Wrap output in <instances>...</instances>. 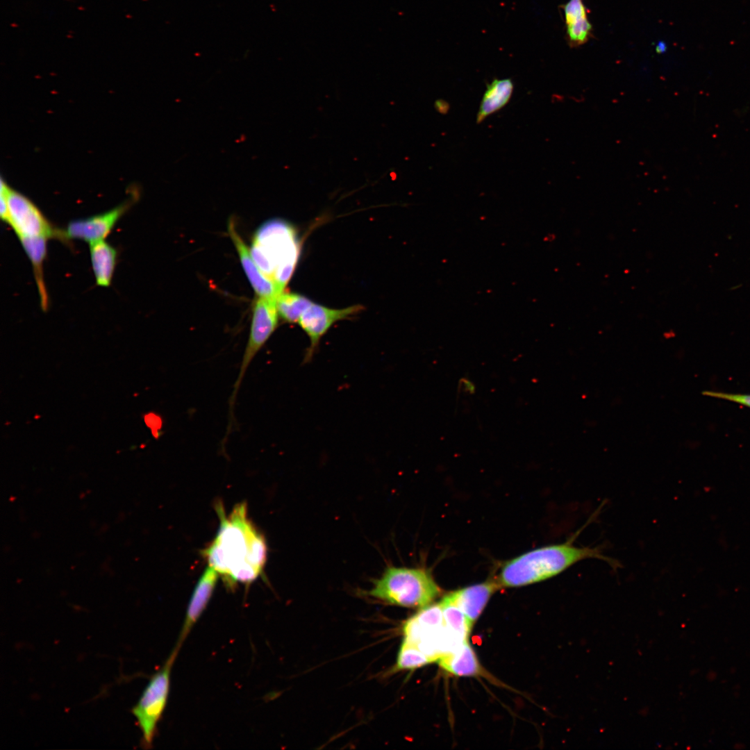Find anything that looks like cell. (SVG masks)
Returning <instances> with one entry per match:
<instances>
[{"instance_id": "obj_11", "label": "cell", "mask_w": 750, "mask_h": 750, "mask_svg": "<svg viewBox=\"0 0 750 750\" xmlns=\"http://www.w3.org/2000/svg\"><path fill=\"white\" fill-rule=\"evenodd\" d=\"M218 572L208 566L196 585L190 599L185 619L176 646L181 648L206 608L215 588Z\"/></svg>"}, {"instance_id": "obj_14", "label": "cell", "mask_w": 750, "mask_h": 750, "mask_svg": "<svg viewBox=\"0 0 750 750\" xmlns=\"http://www.w3.org/2000/svg\"><path fill=\"white\" fill-rule=\"evenodd\" d=\"M563 8L570 44L572 47L583 44L589 39L592 26L583 0H569Z\"/></svg>"}, {"instance_id": "obj_17", "label": "cell", "mask_w": 750, "mask_h": 750, "mask_svg": "<svg viewBox=\"0 0 750 750\" xmlns=\"http://www.w3.org/2000/svg\"><path fill=\"white\" fill-rule=\"evenodd\" d=\"M90 258L97 285H110L117 261L116 249L105 240L90 244Z\"/></svg>"}, {"instance_id": "obj_9", "label": "cell", "mask_w": 750, "mask_h": 750, "mask_svg": "<svg viewBox=\"0 0 750 750\" xmlns=\"http://www.w3.org/2000/svg\"><path fill=\"white\" fill-rule=\"evenodd\" d=\"M362 306L356 305L341 309H334L312 303L303 313L298 323L310 339V346L306 360L311 359L321 338L336 322L347 319L360 311Z\"/></svg>"}, {"instance_id": "obj_12", "label": "cell", "mask_w": 750, "mask_h": 750, "mask_svg": "<svg viewBox=\"0 0 750 750\" xmlns=\"http://www.w3.org/2000/svg\"><path fill=\"white\" fill-rule=\"evenodd\" d=\"M228 231L238 253L244 273L256 293L260 297L277 299L282 292L260 269L232 220L228 222Z\"/></svg>"}, {"instance_id": "obj_23", "label": "cell", "mask_w": 750, "mask_h": 750, "mask_svg": "<svg viewBox=\"0 0 750 750\" xmlns=\"http://www.w3.org/2000/svg\"><path fill=\"white\" fill-rule=\"evenodd\" d=\"M444 103H445V101H436V103H435V107H436V108H438V110L439 112H440V110L441 108H442V112H443V113L444 112V111H447V108H445V107H446V108H449V106L447 105V106H444Z\"/></svg>"}, {"instance_id": "obj_2", "label": "cell", "mask_w": 750, "mask_h": 750, "mask_svg": "<svg viewBox=\"0 0 750 750\" xmlns=\"http://www.w3.org/2000/svg\"><path fill=\"white\" fill-rule=\"evenodd\" d=\"M574 537L564 543L540 547L505 563L497 578L500 587H519L552 578L576 563L590 558L600 559L612 566L616 562L596 547H576Z\"/></svg>"}, {"instance_id": "obj_7", "label": "cell", "mask_w": 750, "mask_h": 750, "mask_svg": "<svg viewBox=\"0 0 750 750\" xmlns=\"http://www.w3.org/2000/svg\"><path fill=\"white\" fill-rule=\"evenodd\" d=\"M278 316L276 299L259 297L253 306L249 338L230 399V410L249 365L276 329Z\"/></svg>"}, {"instance_id": "obj_5", "label": "cell", "mask_w": 750, "mask_h": 750, "mask_svg": "<svg viewBox=\"0 0 750 750\" xmlns=\"http://www.w3.org/2000/svg\"><path fill=\"white\" fill-rule=\"evenodd\" d=\"M181 648L174 647L162 666L150 678L131 712L142 733V744L150 749L155 738L158 724L166 708L171 672Z\"/></svg>"}, {"instance_id": "obj_16", "label": "cell", "mask_w": 750, "mask_h": 750, "mask_svg": "<svg viewBox=\"0 0 750 750\" xmlns=\"http://www.w3.org/2000/svg\"><path fill=\"white\" fill-rule=\"evenodd\" d=\"M437 662L445 671L456 676H472L481 673L477 657L467 640L456 651L441 656Z\"/></svg>"}, {"instance_id": "obj_21", "label": "cell", "mask_w": 750, "mask_h": 750, "mask_svg": "<svg viewBox=\"0 0 750 750\" xmlns=\"http://www.w3.org/2000/svg\"><path fill=\"white\" fill-rule=\"evenodd\" d=\"M433 661L417 648L401 642L394 670L414 669Z\"/></svg>"}, {"instance_id": "obj_15", "label": "cell", "mask_w": 750, "mask_h": 750, "mask_svg": "<svg viewBox=\"0 0 750 750\" xmlns=\"http://www.w3.org/2000/svg\"><path fill=\"white\" fill-rule=\"evenodd\" d=\"M19 239L33 265L41 307L43 310H47L49 306V299L44 281L42 267L47 254V242L49 238L44 236H37L24 237Z\"/></svg>"}, {"instance_id": "obj_3", "label": "cell", "mask_w": 750, "mask_h": 750, "mask_svg": "<svg viewBox=\"0 0 750 750\" xmlns=\"http://www.w3.org/2000/svg\"><path fill=\"white\" fill-rule=\"evenodd\" d=\"M250 251L262 272L283 292L299 255L294 228L280 219L265 222L256 232Z\"/></svg>"}, {"instance_id": "obj_6", "label": "cell", "mask_w": 750, "mask_h": 750, "mask_svg": "<svg viewBox=\"0 0 750 750\" xmlns=\"http://www.w3.org/2000/svg\"><path fill=\"white\" fill-rule=\"evenodd\" d=\"M402 631L403 643L417 648L433 662L444 654L446 630L440 603L420 608L405 622Z\"/></svg>"}, {"instance_id": "obj_13", "label": "cell", "mask_w": 750, "mask_h": 750, "mask_svg": "<svg viewBox=\"0 0 750 750\" xmlns=\"http://www.w3.org/2000/svg\"><path fill=\"white\" fill-rule=\"evenodd\" d=\"M499 588L497 581H488L456 590L448 595L473 625L490 597Z\"/></svg>"}, {"instance_id": "obj_4", "label": "cell", "mask_w": 750, "mask_h": 750, "mask_svg": "<svg viewBox=\"0 0 750 750\" xmlns=\"http://www.w3.org/2000/svg\"><path fill=\"white\" fill-rule=\"evenodd\" d=\"M366 593L390 605L420 609L432 603L441 590L424 568L389 566Z\"/></svg>"}, {"instance_id": "obj_8", "label": "cell", "mask_w": 750, "mask_h": 750, "mask_svg": "<svg viewBox=\"0 0 750 750\" xmlns=\"http://www.w3.org/2000/svg\"><path fill=\"white\" fill-rule=\"evenodd\" d=\"M7 201L8 214L6 223L10 224L19 238L44 236L49 239H65L63 231L53 227L31 200L10 187L7 192Z\"/></svg>"}, {"instance_id": "obj_1", "label": "cell", "mask_w": 750, "mask_h": 750, "mask_svg": "<svg viewBox=\"0 0 750 750\" xmlns=\"http://www.w3.org/2000/svg\"><path fill=\"white\" fill-rule=\"evenodd\" d=\"M217 506L219 528L203 556L209 566L224 576L228 586L250 583L265 567V540L248 518L245 503L236 505L228 517L222 505Z\"/></svg>"}, {"instance_id": "obj_18", "label": "cell", "mask_w": 750, "mask_h": 750, "mask_svg": "<svg viewBox=\"0 0 750 750\" xmlns=\"http://www.w3.org/2000/svg\"><path fill=\"white\" fill-rule=\"evenodd\" d=\"M513 88L510 78L494 79L488 84L477 114V124L505 106L511 97Z\"/></svg>"}, {"instance_id": "obj_24", "label": "cell", "mask_w": 750, "mask_h": 750, "mask_svg": "<svg viewBox=\"0 0 750 750\" xmlns=\"http://www.w3.org/2000/svg\"><path fill=\"white\" fill-rule=\"evenodd\" d=\"M665 44H661V45L658 44V47H657L658 51H660L661 53L662 52V51H665Z\"/></svg>"}, {"instance_id": "obj_10", "label": "cell", "mask_w": 750, "mask_h": 750, "mask_svg": "<svg viewBox=\"0 0 750 750\" xmlns=\"http://www.w3.org/2000/svg\"><path fill=\"white\" fill-rule=\"evenodd\" d=\"M130 206L127 201L102 214L72 221L64 230V237L65 240H82L89 244L104 240Z\"/></svg>"}, {"instance_id": "obj_20", "label": "cell", "mask_w": 750, "mask_h": 750, "mask_svg": "<svg viewBox=\"0 0 750 750\" xmlns=\"http://www.w3.org/2000/svg\"><path fill=\"white\" fill-rule=\"evenodd\" d=\"M312 303L303 295L282 292L276 299V308L278 315L285 321L295 323Z\"/></svg>"}, {"instance_id": "obj_19", "label": "cell", "mask_w": 750, "mask_h": 750, "mask_svg": "<svg viewBox=\"0 0 750 750\" xmlns=\"http://www.w3.org/2000/svg\"><path fill=\"white\" fill-rule=\"evenodd\" d=\"M445 627L453 634L463 640H467L472 624L465 613L447 594L440 602Z\"/></svg>"}, {"instance_id": "obj_22", "label": "cell", "mask_w": 750, "mask_h": 750, "mask_svg": "<svg viewBox=\"0 0 750 750\" xmlns=\"http://www.w3.org/2000/svg\"><path fill=\"white\" fill-rule=\"evenodd\" d=\"M703 395L733 401L750 408V394H733L716 391H704Z\"/></svg>"}]
</instances>
